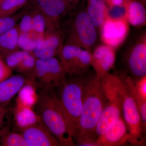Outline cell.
Returning a JSON list of instances; mask_svg holds the SVG:
<instances>
[{
  "mask_svg": "<svg viewBox=\"0 0 146 146\" xmlns=\"http://www.w3.org/2000/svg\"><path fill=\"white\" fill-rule=\"evenodd\" d=\"M106 74H96L94 78L85 80L82 111L74 137L79 146H92L94 143L97 144L96 127L101 113L107 104V92L104 85Z\"/></svg>",
  "mask_w": 146,
  "mask_h": 146,
  "instance_id": "1",
  "label": "cell"
},
{
  "mask_svg": "<svg viewBox=\"0 0 146 146\" xmlns=\"http://www.w3.org/2000/svg\"><path fill=\"white\" fill-rule=\"evenodd\" d=\"M54 86L41 88L35 111L62 146H75L61 111Z\"/></svg>",
  "mask_w": 146,
  "mask_h": 146,
  "instance_id": "2",
  "label": "cell"
},
{
  "mask_svg": "<svg viewBox=\"0 0 146 146\" xmlns=\"http://www.w3.org/2000/svg\"><path fill=\"white\" fill-rule=\"evenodd\" d=\"M86 80L80 78L66 80L61 86L58 97L60 109L73 138L75 135L82 109V96Z\"/></svg>",
  "mask_w": 146,
  "mask_h": 146,
  "instance_id": "3",
  "label": "cell"
},
{
  "mask_svg": "<svg viewBox=\"0 0 146 146\" xmlns=\"http://www.w3.org/2000/svg\"><path fill=\"white\" fill-rule=\"evenodd\" d=\"M97 30L86 10L80 9L69 18L62 33L65 44L91 51L98 39Z\"/></svg>",
  "mask_w": 146,
  "mask_h": 146,
  "instance_id": "4",
  "label": "cell"
},
{
  "mask_svg": "<svg viewBox=\"0 0 146 146\" xmlns=\"http://www.w3.org/2000/svg\"><path fill=\"white\" fill-rule=\"evenodd\" d=\"M66 71L60 60L54 57L37 59L34 70L29 76L33 82L38 80L39 88L45 86H60L65 78Z\"/></svg>",
  "mask_w": 146,
  "mask_h": 146,
  "instance_id": "5",
  "label": "cell"
},
{
  "mask_svg": "<svg viewBox=\"0 0 146 146\" xmlns=\"http://www.w3.org/2000/svg\"><path fill=\"white\" fill-rule=\"evenodd\" d=\"M58 56L66 74L72 76H82L92 65L91 51L74 45H63Z\"/></svg>",
  "mask_w": 146,
  "mask_h": 146,
  "instance_id": "6",
  "label": "cell"
},
{
  "mask_svg": "<svg viewBox=\"0 0 146 146\" xmlns=\"http://www.w3.org/2000/svg\"><path fill=\"white\" fill-rule=\"evenodd\" d=\"M27 4L29 7L37 9L45 16L46 31L60 28V18L76 6L71 0H29Z\"/></svg>",
  "mask_w": 146,
  "mask_h": 146,
  "instance_id": "7",
  "label": "cell"
},
{
  "mask_svg": "<svg viewBox=\"0 0 146 146\" xmlns=\"http://www.w3.org/2000/svg\"><path fill=\"white\" fill-rule=\"evenodd\" d=\"M127 69L133 82L141 80L146 75V34L143 33L131 47L125 58Z\"/></svg>",
  "mask_w": 146,
  "mask_h": 146,
  "instance_id": "8",
  "label": "cell"
},
{
  "mask_svg": "<svg viewBox=\"0 0 146 146\" xmlns=\"http://www.w3.org/2000/svg\"><path fill=\"white\" fill-rule=\"evenodd\" d=\"M103 44L116 48L124 42L129 31V24L125 18L108 17L100 29Z\"/></svg>",
  "mask_w": 146,
  "mask_h": 146,
  "instance_id": "9",
  "label": "cell"
},
{
  "mask_svg": "<svg viewBox=\"0 0 146 146\" xmlns=\"http://www.w3.org/2000/svg\"><path fill=\"white\" fill-rule=\"evenodd\" d=\"M122 103L121 94L119 89H118L115 92L114 96L112 97L109 103L103 108L100 115L95 131L96 141L98 138L97 142L121 118V106Z\"/></svg>",
  "mask_w": 146,
  "mask_h": 146,
  "instance_id": "10",
  "label": "cell"
},
{
  "mask_svg": "<svg viewBox=\"0 0 146 146\" xmlns=\"http://www.w3.org/2000/svg\"><path fill=\"white\" fill-rule=\"evenodd\" d=\"M21 130L28 146H62L41 120Z\"/></svg>",
  "mask_w": 146,
  "mask_h": 146,
  "instance_id": "11",
  "label": "cell"
},
{
  "mask_svg": "<svg viewBox=\"0 0 146 146\" xmlns=\"http://www.w3.org/2000/svg\"><path fill=\"white\" fill-rule=\"evenodd\" d=\"M63 42L60 28L46 31L43 39L32 53L38 59L58 56L64 45Z\"/></svg>",
  "mask_w": 146,
  "mask_h": 146,
  "instance_id": "12",
  "label": "cell"
},
{
  "mask_svg": "<svg viewBox=\"0 0 146 146\" xmlns=\"http://www.w3.org/2000/svg\"><path fill=\"white\" fill-rule=\"evenodd\" d=\"M92 54V65L97 74H107L115 64V49L112 47L104 44L98 45Z\"/></svg>",
  "mask_w": 146,
  "mask_h": 146,
  "instance_id": "13",
  "label": "cell"
},
{
  "mask_svg": "<svg viewBox=\"0 0 146 146\" xmlns=\"http://www.w3.org/2000/svg\"><path fill=\"white\" fill-rule=\"evenodd\" d=\"M32 81L21 75L9 77L0 82V106H4L18 94L24 85Z\"/></svg>",
  "mask_w": 146,
  "mask_h": 146,
  "instance_id": "14",
  "label": "cell"
},
{
  "mask_svg": "<svg viewBox=\"0 0 146 146\" xmlns=\"http://www.w3.org/2000/svg\"><path fill=\"white\" fill-rule=\"evenodd\" d=\"M121 94L122 96L123 109L125 119L135 132V130L138 129L141 121L138 103L136 99V91L134 94L125 92L123 94L121 92Z\"/></svg>",
  "mask_w": 146,
  "mask_h": 146,
  "instance_id": "15",
  "label": "cell"
},
{
  "mask_svg": "<svg viewBox=\"0 0 146 146\" xmlns=\"http://www.w3.org/2000/svg\"><path fill=\"white\" fill-rule=\"evenodd\" d=\"M125 17L129 24L137 28L144 26L146 23L145 4L138 0H125Z\"/></svg>",
  "mask_w": 146,
  "mask_h": 146,
  "instance_id": "16",
  "label": "cell"
},
{
  "mask_svg": "<svg viewBox=\"0 0 146 146\" xmlns=\"http://www.w3.org/2000/svg\"><path fill=\"white\" fill-rule=\"evenodd\" d=\"M109 7L104 0H88L86 11L97 29L108 17Z\"/></svg>",
  "mask_w": 146,
  "mask_h": 146,
  "instance_id": "17",
  "label": "cell"
},
{
  "mask_svg": "<svg viewBox=\"0 0 146 146\" xmlns=\"http://www.w3.org/2000/svg\"><path fill=\"white\" fill-rule=\"evenodd\" d=\"M19 30L17 25L3 34L0 35V56L3 58L20 49L18 46Z\"/></svg>",
  "mask_w": 146,
  "mask_h": 146,
  "instance_id": "18",
  "label": "cell"
},
{
  "mask_svg": "<svg viewBox=\"0 0 146 146\" xmlns=\"http://www.w3.org/2000/svg\"><path fill=\"white\" fill-rule=\"evenodd\" d=\"M126 127L124 122L121 118L110 128L104 135L97 141L99 145H110L119 142L125 136Z\"/></svg>",
  "mask_w": 146,
  "mask_h": 146,
  "instance_id": "19",
  "label": "cell"
},
{
  "mask_svg": "<svg viewBox=\"0 0 146 146\" xmlns=\"http://www.w3.org/2000/svg\"><path fill=\"white\" fill-rule=\"evenodd\" d=\"M15 120L17 126L22 129L35 124L41 119L31 108L17 105Z\"/></svg>",
  "mask_w": 146,
  "mask_h": 146,
  "instance_id": "20",
  "label": "cell"
},
{
  "mask_svg": "<svg viewBox=\"0 0 146 146\" xmlns=\"http://www.w3.org/2000/svg\"><path fill=\"white\" fill-rule=\"evenodd\" d=\"M32 82H29L19 91L17 105L31 108L34 106L38 99V94Z\"/></svg>",
  "mask_w": 146,
  "mask_h": 146,
  "instance_id": "21",
  "label": "cell"
},
{
  "mask_svg": "<svg viewBox=\"0 0 146 146\" xmlns=\"http://www.w3.org/2000/svg\"><path fill=\"white\" fill-rule=\"evenodd\" d=\"M44 36L32 31L21 33L18 38L19 48L29 52H32L39 44Z\"/></svg>",
  "mask_w": 146,
  "mask_h": 146,
  "instance_id": "22",
  "label": "cell"
},
{
  "mask_svg": "<svg viewBox=\"0 0 146 146\" xmlns=\"http://www.w3.org/2000/svg\"><path fill=\"white\" fill-rule=\"evenodd\" d=\"M29 0H5L0 4V17L11 16L26 5Z\"/></svg>",
  "mask_w": 146,
  "mask_h": 146,
  "instance_id": "23",
  "label": "cell"
},
{
  "mask_svg": "<svg viewBox=\"0 0 146 146\" xmlns=\"http://www.w3.org/2000/svg\"><path fill=\"white\" fill-rule=\"evenodd\" d=\"M32 16L33 31L44 36L47 27V21L44 15L35 9L29 7Z\"/></svg>",
  "mask_w": 146,
  "mask_h": 146,
  "instance_id": "24",
  "label": "cell"
},
{
  "mask_svg": "<svg viewBox=\"0 0 146 146\" xmlns=\"http://www.w3.org/2000/svg\"><path fill=\"white\" fill-rule=\"evenodd\" d=\"M2 146H28L22 134L9 132L2 136L0 140Z\"/></svg>",
  "mask_w": 146,
  "mask_h": 146,
  "instance_id": "25",
  "label": "cell"
},
{
  "mask_svg": "<svg viewBox=\"0 0 146 146\" xmlns=\"http://www.w3.org/2000/svg\"><path fill=\"white\" fill-rule=\"evenodd\" d=\"M26 10L11 16L0 17V35L17 25V22L21 20Z\"/></svg>",
  "mask_w": 146,
  "mask_h": 146,
  "instance_id": "26",
  "label": "cell"
},
{
  "mask_svg": "<svg viewBox=\"0 0 146 146\" xmlns=\"http://www.w3.org/2000/svg\"><path fill=\"white\" fill-rule=\"evenodd\" d=\"M30 53L23 50H17L4 57L5 59V62L11 70H16L18 65Z\"/></svg>",
  "mask_w": 146,
  "mask_h": 146,
  "instance_id": "27",
  "label": "cell"
},
{
  "mask_svg": "<svg viewBox=\"0 0 146 146\" xmlns=\"http://www.w3.org/2000/svg\"><path fill=\"white\" fill-rule=\"evenodd\" d=\"M37 59L38 58H36L32 53L30 52L18 65L16 70L20 72L27 74L29 76L34 70Z\"/></svg>",
  "mask_w": 146,
  "mask_h": 146,
  "instance_id": "28",
  "label": "cell"
},
{
  "mask_svg": "<svg viewBox=\"0 0 146 146\" xmlns=\"http://www.w3.org/2000/svg\"><path fill=\"white\" fill-rule=\"evenodd\" d=\"M19 25H17L20 33L28 32L33 30L32 16L29 9H27L25 13L21 19Z\"/></svg>",
  "mask_w": 146,
  "mask_h": 146,
  "instance_id": "29",
  "label": "cell"
},
{
  "mask_svg": "<svg viewBox=\"0 0 146 146\" xmlns=\"http://www.w3.org/2000/svg\"><path fill=\"white\" fill-rule=\"evenodd\" d=\"M125 8L124 5L117 6L109 8L108 17L113 18H125Z\"/></svg>",
  "mask_w": 146,
  "mask_h": 146,
  "instance_id": "30",
  "label": "cell"
},
{
  "mask_svg": "<svg viewBox=\"0 0 146 146\" xmlns=\"http://www.w3.org/2000/svg\"><path fill=\"white\" fill-rule=\"evenodd\" d=\"M12 70L7 65L3 58L0 56V82L11 76Z\"/></svg>",
  "mask_w": 146,
  "mask_h": 146,
  "instance_id": "31",
  "label": "cell"
},
{
  "mask_svg": "<svg viewBox=\"0 0 146 146\" xmlns=\"http://www.w3.org/2000/svg\"><path fill=\"white\" fill-rule=\"evenodd\" d=\"M138 106L139 112L142 121L145 124L146 120V102L145 99H141Z\"/></svg>",
  "mask_w": 146,
  "mask_h": 146,
  "instance_id": "32",
  "label": "cell"
},
{
  "mask_svg": "<svg viewBox=\"0 0 146 146\" xmlns=\"http://www.w3.org/2000/svg\"><path fill=\"white\" fill-rule=\"evenodd\" d=\"M109 8L123 5L125 0H104Z\"/></svg>",
  "mask_w": 146,
  "mask_h": 146,
  "instance_id": "33",
  "label": "cell"
},
{
  "mask_svg": "<svg viewBox=\"0 0 146 146\" xmlns=\"http://www.w3.org/2000/svg\"><path fill=\"white\" fill-rule=\"evenodd\" d=\"M7 112V109L5 108L4 106H0V125L2 123L4 117Z\"/></svg>",
  "mask_w": 146,
  "mask_h": 146,
  "instance_id": "34",
  "label": "cell"
},
{
  "mask_svg": "<svg viewBox=\"0 0 146 146\" xmlns=\"http://www.w3.org/2000/svg\"><path fill=\"white\" fill-rule=\"evenodd\" d=\"M80 1V0H72V2L74 3V4L76 6L78 4V3Z\"/></svg>",
  "mask_w": 146,
  "mask_h": 146,
  "instance_id": "35",
  "label": "cell"
},
{
  "mask_svg": "<svg viewBox=\"0 0 146 146\" xmlns=\"http://www.w3.org/2000/svg\"><path fill=\"white\" fill-rule=\"evenodd\" d=\"M141 1H142V2L144 3L145 4V3L146 0H141Z\"/></svg>",
  "mask_w": 146,
  "mask_h": 146,
  "instance_id": "36",
  "label": "cell"
},
{
  "mask_svg": "<svg viewBox=\"0 0 146 146\" xmlns=\"http://www.w3.org/2000/svg\"><path fill=\"white\" fill-rule=\"evenodd\" d=\"M5 0H0V4L1 3H2L3 1H4Z\"/></svg>",
  "mask_w": 146,
  "mask_h": 146,
  "instance_id": "37",
  "label": "cell"
}]
</instances>
